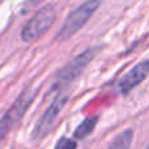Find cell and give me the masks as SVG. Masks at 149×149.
<instances>
[{"mask_svg":"<svg viewBox=\"0 0 149 149\" xmlns=\"http://www.w3.org/2000/svg\"><path fill=\"white\" fill-rule=\"evenodd\" d=\"M97 52H98V47H89V49H85L82 52H80L74 58H72L54 76L52 84L50 86V92L58 93L60 90L67 89L72 84V81H74L80 74L84 72L86 65L94 59Z\"/></svg>","mask_w":149,"mask_h":149,"instance_id":"cell-1","label":"cell"},{"mask_svg":"<svg viewBox=\"0 0 149 149\" xmlns=\"http://www.w3.org/2000/svg\"><path fill=\"white\" fill-rule=\"evenodd\" d=\"M101 0H86L79 7H76L72 12L68 15V17L62 24L59 31L55 36L56 42H64L70 39L74 33L80 30L88 21L92 18L95 10L100 8Z\"/></svg>","mask_w":149,"mask_h":149,"instance_id":"cell-2","label":"cell"},{"mask_svg":"<svg viewBox=\"0 0 149 149\" xmlns=\"http://www.w3.org/2000/svg\"><path fill=\"white\" fill-rule=\"evenodd\" d=\"M38 88L37 86H28L18 94L16 101L12 103L9 109L4 113V115L0 118V143L3 141L8 132L12 130V127L20 120L26 113L30 105L33 103L34 98L38 94Z\"/></svg>","mask_w":149,"mask_h":149,"instance_id":"cell-3","label":"cell"},{"mask_svg":"<svg viewBox=\"0 0 149 149\" xmlns=\"http://www.w3.org/2000/svg\"><path fill=\"white\" fill-rule=\"evenodd\" d=\"M56 18V8L54 4H46L39 8L36 15L25 24L21 30V39L24 42H33L46 33Z\"/></svg>","mask_w":149,"mask_h":149,"instance_id":"cell-4","label":"cell"},{"mask_svg":"<svg viewBox=\"0 0 149 149\" xmlns=\"http://www.w3.org/2000/svg\"><path fill=\"white\" fill-rule=\"evenodd\" d=\"M68 98H70V94H68L67 89L60 90V92L56 93V97L47 106L45 113L42 114L39 120L37 122L36 126H34L33 132H31V137H33L34 141L42 140L52 130V127L55 126V122H56L59 114L62 113L65 103L68 102Z\"/></svg>","mask_w":149,"mask_h":149,"instance_id":"cell-5","label":"cell"},{"mask_svg":"<svg viewBox=\"0 0 149 149\" xmlns=\"http://www.w3.org/2000/svg\"><path fill=\"white\" fill-rule=\"evenodd\" d=\"M149 76V58L141 60L140 63L135 64L126 74L120 77V80L116 84L119 93L123 95L128 94L135 86L143 82Z\"/></svg>","mask_w":149,"mask_h":149,"instance_id":"cell-6","label":"cell"},{"mask_svg":"<svg viewBox=\"0 0 149 149\" xmlns=\"http://www.w3.org/2000/svg\"><path fill=\"white\" fill-rule=\"evenodd\" d=\"M98 119H100L98 115H93V116H90V118H85L84 120L77 126V128L74 130V134H73L74 139L82 140L86 136H89L93 132V130L95 128V126H97Z\"/></svg>","mask_w":149,"mask_h":149,"instance_id":"cell-7","label":"cell"},{"mask_svg":"<svg viewBox=\"0 0 149 149\" xmlns=\"http://www.w3.org/2000/svg\"><path fill=\"white\" fill-rule=\"evenodd\" d=\"M132 140H134V131L126 130L110 143L107 149H130L132 145Z\"/></svg>","mask_w":149,"mask_h":149,"instance_id":"cell-8","label":"cell"},{"mask_svg":"<svg viewBox=\"0 0 149 149\" xmlns=\"http://www.w3.org/2000/svg\"><path fill=\"white\" fill-rule=\"evenodd\" d=\"M54 149H77V143L72 139H68V137H62L56 143Z\"/></svg>","mask_w":149,"mask_h":149,"instance_id":"cell-9","label":"cell"},{"mask_svg":"<svg viewBox=\"0 0 149 149\" xmlns=\"http://www.w3.org/2000/svg\"><path fill=\"white\" fill-rule=\"evenodd\" d=\"M145 149H149V141H148V144H147V147H145Z\"/></svg>","mask_w":149,"mask_h":149,"instance_id":"cell-10","label":"cell"}]
</instances>
